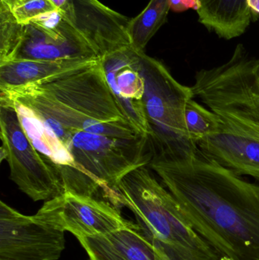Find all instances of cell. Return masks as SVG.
Listing matches in <instances>:
<instances>
[{"label":"cell","instance_id":"2e32d148","mask_svg":"<svg viewBox=\"0 0 259 260\" xmlns=\"http://www.w3.org/2000/svg\"><path fill=\"white\" fill-rule=\"evenodd\" d=\"M199 21L220 38L231 40L246 32L253 17L247 0H198Z\"/></svg>","mask_w":259,"mask_h":260},{"label":"cell","instance_id":"ac0fdd59","mask_svg":"<svg viewBox=\"0 0 259 260\" xmlns=\"http://www.w3.org/2000/svg\"><path fill=\"white\" fill-rule=\"evenodd\" d=\"M184 122L190 139L197 142L220 133L222 122L217 114L190 99L184 108Z\"/></svg>","mask_w":259,"mask_h":260},{"label":"cell","instance_id":"277c9868","mask_svg":"<svg viewBox=\"0 0 259 260\" xmlns=\"http://www.w3.org/2000/svg\"><path fill=\"white\" fill-rule=\"evenodd\" d=\"M193 98L217 114L221 128L259 135V59L238 44L223 65L197 72Z\"/></svg>","mask_w":259,"mask_h":260},{"label":"cell","instance_id":"603a6c76","mask_svg":"<svg viewBox=\"0 0 259 260\" xmlns=\"http://www.w3.org/2000/svg\"><path fill=\"white\" fill-rule=\"evenodd\" d=\"M51 1L58 9H60L65 6L68 0H51Z\"/></svg>","mask_w":259,"mask_h":260},{"label":"cell","instance_id":"e0dca14e","mask_svg":"<svg viewBox=\"0 0 259 260\" xmlns=\"http://www.w3.org/2000/svg\"><path fill=\"white\" fill-rule=\"evenodd\" d=\"M170 0H151L145 9L130 20L129 35L132 45L144 51L150 40L167 22Z\"/></svg>","mask_w":259,"mask_h":260},{"label":"cell","instance_id":"4fadbf2b","mask_svg":"<svg viewBox=\"0 0 259 260\" xmlns=\"http://www.w3.org/2000/svg\"><path fill=\"white\" fill-rule=\"evenodd\" d=\"M90 260H170L139 224L107 235L78 238Z\"/></svg>","mask_w":259,"mask_h":260},{"label":"cell","instance_id":"30bf717a","mask_svg":"<svg viewBox=\"0 0 259 260\" xmlns=\"http://www.w3.org/2000/svg\"><path fill=\"white\" fill-rule=\"evenodd\" d=\"M99 59L94 49L57 9L24 25L12 60Z\"/></svg>","mask_w":259,"mask_h":260},{"label":"cell","instance_id":"52a82bcc","mask_svg":"<svg viewBox=\"0 0 259 260\" xmlns=\"http://www.w3.org/2000/svg\"><path fill=\"white\" fill-rule=\"evenodd\" d=\"M64 145L77 166L100 183L109 200L126 174L152 160L147 136L123 139L79 131L69 133Z\"/></svg>","mask_w":259,"mask_h":260},{"label":"cell","instance_id":"44dd1931","mask_svg":"<svg viewBox=\"0 0 259 260\" xmlns=\"http://www.w3.org/2000/svg\"><path fill=\"white\" fill-rule=\"evenodd\" d=\"M170 9L176 12H182L193 9L196 12L200 9L198 0H170Z\"/></svg>","mask_w":259,"mask_h":260},{"label":"cell","instance_id":"3957f363","mask_svg":"<svg viewBox=\"0 0 259 260\" xmlns=\"http://www.w3.org/2000/svg\"><path fill=\"white\" fill-rule=\"evenodd\" d=\"M147 166L133 170L120 180L111 204L130 209L170 260H223L195 230L176 199Z\"/></svg>","mask_w":259,"mask_h":260},{"label":"cell","instance_id":"d6986e66","mask_svg":"<svg viewBox=\"0 0 259 260\" xmlns=\"http://www.w3.org/2000/svg\"><path fill=\"white\" fill-rule=\"evenodd\" d=\"M24 25L14 16L10 5L0 0V63L9 62L22 38Z\"/></svg>","mask_w":259,"mask_h":260},{"label":"cell","instance_id":"ba28073f","mask_svg":"<svg viewBox=\"0 0 259 260\" xmlns=\"http://www.w3.org/2000/svg\"><path fill=\"white\" fill-rule=\"evenodd\" d=\"M35 215L59 230L70 232L77 239L107 235L132 223L109 202L69 192L46 201Z\"/></svg>","mask_w":259,"mask_h":260},{"label":"cell","instance_id":"9a60e30c","mask_svg":"<svg viewBox=\"0 0 259 260\" xmlns=\"http://www.w3.org/2000/svg\"><path fill=\"white\" fill-rule=\"evenodd\" d=\"M99 59H69L62 60L20 59L0 63V91L45 82L66 73L94 65Z\"/></svg>","mask_w":259,"mask_h":260},{"label":"cell","instance_id":"5bb4252c","mask_svg":"<svg viewBox=\"0 0 259 260\" xmlns=\"http://www.w3.org/2000/svg\"><path fill=\"white\" fill-rule=\"evenodd\" d=\"M197 147L207 157L239 175L259 179V135L221 130L199 141Z\"/></svg>","mask_w":259,"mask_h":260},{"label":"cell","instance_id":"cb8c5ba5","mask_svg":"<svg viewBox=\"0 0 259 260\" xmlns=\"http://www.w3.org/2000/svg\"><path fill=\"white\" fill-rule=\"evenodd\" d=\"M6 3H9V5L13 4V3H16V2L21 1V0H3Z\"/></svg>","mask_w":259,"mask_h":260},{"label":"cell","instance_id":"8fae6325","mask_svg":"<svg viewBox=\"0 0 259 260\" xmlns=\"http://www.w3.org/2000/svg\"><path fill=\"white\" fill-rule=\"evenodd\" d=\"M143 50L132 45L100 59L111 92L123 115L140 133H149L144 107L145 83L142 75Z\"/></svg>","mask_w":259,"mask_h":260},{"label":"cell","instance_id":"ffe728a7","mask_svg":"<svg viewBox=\"0 0 259 260\" xmlns=\"http://www.w3.org/2000/svg\"><path fill=\"white\" fill-rule=\"evenodd\" d=\"M10 6L14 16L22 25H26L32 20L58 9L51 0H21Z\"/></svg>","mask_w":259,"mask_h":260},{"label":"cell","instance_id":"7402d4cb","mask_svg":"<svg viewBox=\"0 0 259 260\" xmlns=\"http://www.w3.org/2000/svg\"><path fill=\"white\" fill-rule=\"evenodd\" d=\"M247 5L253 16L259 15V0H247Z\"/></svg>","mask_w":259,"mask_h":260},{"label":"cell","instance_id":"9c48e42d","mask_svg":"<svg viewBox=\"0 0 259 260\" xmlns=\"http://www.w3.org/2000/svg\"><path fill=\"white\" fill-rule=\"evenodd\" d=\"M65 232L0 202V260H58Z\"/></svg>","mask_w":259,"mask_h":260},{"label":"cell","instance_id":"6da1fadb","mask_svg":"<svg viewBox=\"0 0 259 260\" xmlns=\"http://www.w3.org/2000/svg\"><path fill=\"white\" fill-rule=\"evenodd\" d=\"M149 166L195 230L223 260H259V184L203 154L152 160Z\"/></svg>","mask_w":259,"mask_h":260},{"label":"cell","instance_id":"5b68a950","mask_svg":"<svg viewBox=\"0 0 259 260\" xmlns=\"http://www.w3.org/2000/svg\"><path fill=\"white\" fill-rule=\"evenodd\" d=\"M141 62L152 160L182 155L196 149L197 145L189 137L184 122L186 104L194 99L191 88L177 82L161 62L145 53Z\"/></svg>","mask_w":259,"mask_h":260},{"label":"cell","instance_id":"8992f818","mask_svg":"<svg viewBox=\"0 0 259 260\" xmlns=\"http://www.w3.org/2000/svg\"><path fill=\"white\" fill-rule=\"evenodd\" d=\"M0 149L10 178L33 201H48L65 192L60 173L40 153L23 129L12 102L0 97Z\"/></svg>","mask_w":259,"mask_h":260},{"label":"cell","instance_id":"7c38bea8","mask_svg":"<svg viewBox=\"0 0 259 260\" xmlns=\"http://www.w3.org/2000/svg\"><path fill=\"white\" fill-rule=\"evenodd\" d=\"M60 10L100 59L132 45L128 30L131 19L98 0H68Z\"/></svg>","mask_w":259,"mask_h":260},{"label":"cell","instance_id":"7a4b0ae2","mask_svg":"<svg viewBox=\"0 0 259 260\" xmlns=\"http://www.w3.org/2000/svg\"><path fill=\"white\" fill-rule=\"evenodd\" d=\"M0 96L31 109L63 145L69 133L79 131L123 139L146 136L120 111L100 60L45 82L0 91Z\"/></svg>","mask_w":259,"mask_h":260}]
</instances>
